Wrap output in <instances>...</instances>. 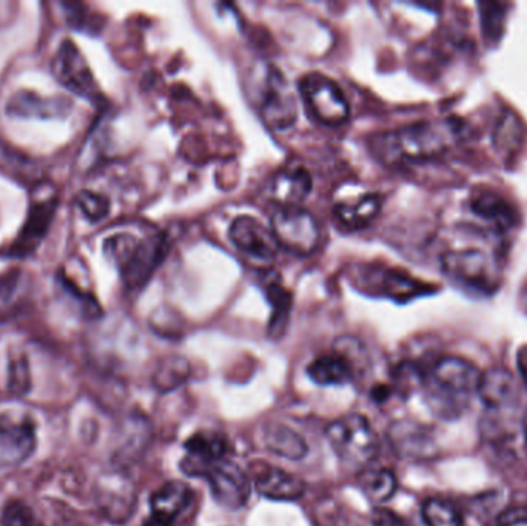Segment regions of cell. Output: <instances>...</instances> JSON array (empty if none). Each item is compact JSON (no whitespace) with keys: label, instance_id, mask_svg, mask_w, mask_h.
<instances>
[{"label":"cell","instance_id":"6","mask_svg":"<svg viewBox=\"0 0 527 526\" xmlns=\"http://www.w3.org/2000/svg\"><path fill=\"white\" fill-rule=\"evenodd\" d=\"M181 469L187 476L204 477L209 482L216 502L230 510H238L246 505L252 493V482L249 477L229 459L201 463V465L182 460Z\"/></svg>","mask_w":527,"mask_h":526},{"label":"cell","instance_id":"19","mask_svg":"<svg viewBox=\"0 0 527 526\" xmlns=\"http://www.w3.org/2000/svg\"><path fill=\"white\" fill-rule=\"evenodd\" d=\"M383 206V199L378 193H366L360 198L346 199L336 204V218L344 227L350 230H358L366 227L375 220Z\"/></svg>","mask_w":527,"mask_h":526},{"label":"cell","instance_id":"20","mask_svg":"<svg viewBox=\"0 0 527 526\" xmlns=\"http://www.w3.org/2000/svg\"><path fill=\"white\" fill-rule=\"evenodd\" d=\"M312 190V178L303 167L279 172L273 184V192L281 207H299Z\"/></svg>","mask_w":527,"mask_h":526},{"label":"cell","instance_id":"21","mask_svg":"<svg viewBox=\"0 0 527 526\" xmlns=\"http://www.w3.org/2000/svg\"><path fill=\"white\" fill-rule=\"evenodd\" d=\"M187 457L185 462L212 463L216 460L227 459L229 443L227 437L218 431H199L184 443Z\"/></svg>","mask_w":527,"mask_h":526},{"label":"cell","instance_id":"11","mask_svg":"<svg viewBox=\"0 0 527 526\" xmlns=\"http://www.w3.org/2000/svg\"><path fill=\"white\" fill-rule=\"evenodd\" d=\"M230 240L252 260L272 263L278 255V243L272 229L262 226L249 215L238 216L229 230Z\"/></svg>","mask_w":527,"mask_h":526},{"label":"cell","instance_id":"17","mask_svg":"<svg viewBox=\"0 0 527 526\" xmlns=\"http://www.w3.org/2000/svg\"><path fill=\"white\" fill-rule=\"evenodd\" d=\"M390 442L395 451L407 459H427L435 449L429 432L412 422L395 423L390 429Z\"/></svg>","mask_w":527,"mask_h":526},{"label":"cell","instance_id":"15","mask_svg":"<svg viewBox=\"0 0 527 526\" xmlns=\"http://www.w3.org/2000/svg\"><path fill=\"white\" fill-rule=\"evenodd\" d=\"M252 482L261 496L272 500H296L306 493V483L278 466L256 463Z\"/></svg>","mask_w":527,"mask_h":526},{"label":"cell","instance_id":"23","mask_svg":"<svg viewBox=\"0 0 527 526\" xmlns=\"http://www.w3.org/2000/svg\"><path fill=\"white\" fill-rule=\"evenodd\" d=\"M11 115L21 116H53L59 115V112H67V101L64 98L53 99V101H44L33 93L21 92L13 96L7 107Z\"/></svg>","mask_w":527,"mask_h":526},{"label":"cell","instance_id":"16","mask_svg":"<svg viewBox=\"0 0 527 526\" xmlns=\"http://www.w3.org/2000/svg\"><path fill=\"white\" fill-rule=\"evenodd\" d=\"M484 405L491 409H507L518 400L517 382L507 369L494 368L481 374L477 389Z\"/></svg>","mask_w":527,"mask_h":526},{"label":"cell","instance_id":"27","mask_svg":"<svg viewBox=\"0 0 527 526\" xmlns=\"http://www.w3.org/2000/svg\"><path fill=\"white\" fill-rule=\"evenodd\" d=\"M427 526H463V516L452 503L446 500L430 499L421 511Z\"/></svg>","mask_w":527,"mask_h":526},{"label":"cell","instance_id":"31","mask_svg":"<svg viewBox=\"0 0 527 526\" xmlns=\"http://www.w3.org/2000/svg\"><path fill=\"white\" fill-rule=\"evenodd\" d=\"M30 372L25 358L16 360L10 366V391L14 394L24 395L30 389Z\"/></svg>","mask_w":527,"mask_h":526},{"label":"cell","instance_id":"28","mask_svg":"<svg viewBox=\"0 0 527 526\" xmlns=\"http://www.w3.org/2000/svg\"><path fill=\"white\" fill-rule=\"evenodd\" d=\"M481 22L487 41H498L506 21V7L503 4H481Z\"/></svg>","mask_w":527,"mask_h":526},{"label":"cell","instance_id":"12","mask_svg":"<svg viewBox=\"0 0 527 526\" xmlns=\"http://www.w3.org/2000/svg\"><path fill=\"white\" fill-rule=\"evenodd\" d=\"M51 68L56 79L71 92L90 101L98 98V88L94 84L90 68L73 42L65 41L61 45Z\"/></svg>","mask_w":527,"mask_h":526},{"label":"cell","instance_id":"7","mask_svg":"<svg viewBox=\"0 0 527 526\" xmlns=\"http://www.w3.org/2000/svg\"><path fill=\"white\" fill-rule=\"evenodd\" d=\"M270 229L279 247L301 257L315 252L321 240V230L312 213L301 207L279 206L273 212Z\"/></svg>","mask_w":527,"mask_h":526},{"label":"cell","instance_id":"8","mask_svg":"<svg viewBox=\"0 0 527 526\" xmlns=\"http://www.w3.org/2000/svg\"><path fill=\"white\" fill-rule=\"evenodd\" d=\"M299 92L319 122L335 127L349 119L350 107L346 95L329 76L309 73L299 81Z\"/></svg>","mask_w":527,"mask_h":526},{"label":"cell","instance_id":"4","mask_svg":"<svg viewBox=\"0 0 527 526\" xmlns=\"http://www.w3.org/2000/svg\"><path fill=\"white\" fill-rule=\"evenodd\" d=\"M105 252L118 264L127 286L139 287L152 277L164 258L165 243L162 238L138 240L131 235H118L105 241Z\"/></svg>","mask_w":527,"mask_h":526},{"label":"cell","instance_id":"26","mask_svg":"<svg viewBox=\"0 0 527 526\" xmlns=\"http://www.w3.org/2000/svg\"><path fill=\"white\" fill-rule=\"evenodd\" d=\"M267 297L273 306L272 323H270V334L273 337H279L286 329L287 320L290 314V297L289 290L284 289L281 283L276 281H267Z\"/></svg>","mask_w":527,"mask_h":526},{"label":"cell","instance_id":"5","mask_svg":"<svg viewBox=\"0 0 527 526\" xmlns=\"http://www.w3.org/2000/svg\"><path fill=\"white\" fill-rule=\"evenodd\" d=\"M443 270L454 283L478 294H492L500 283L497 260L480 247H461L444 253Z\"/></svg>","mask_w":527,"mask_h":526},{"label":"cell","instance_id":"25","mask_svg":"<svg viewBox=\"0 0 527 526\" xmlns=\"http://www.w3.org/2000/svg\"><path fill=\"white\" fill-rule=\"evenodd\" d=\"M188 375H190L188 361L181 357H172L167 358L159 366L153 382L161 392L175 391L187 382Z\"/></svg>","mask_w":527,"mask_h":526},{"label":"cell","instance_id":"33","mask_svg":"<svg viewBox=\"0 0 527 526\" xmlns=\"http://www.w3.org/2000/svg\"><path fill=\"white\" fill-rule=\"evenodd\" d=\"M373 526H407L398 514L392 513L386 508H376L372 514Z\"/></svg>","mask_w":527,"mask_h":526},{"label":"cell","instance_id":"24","mask_svg":"<svg viewBox=\"0 0 527 526\" xmlns=\"http://www.w3.org/2000/svg\"><path fill=\"white\" fill-rule=\"evenodd\" d=\"M397 486V477L389 469H366L361 474V488L372 502H386L397 493Z\"/></svg>","mask_w":527,"mask_h":526},{"label":"cell","instance_id":"18","mask_svg":"<svg viewBox=\"0 0 527 526\" xmlns=\"http://www.w3.org/2000/svg\"><path fill=\"white\" fill-rule=\"evenodd\" d=\"M56 206H58V199L56 198H47L45 201L36 203V206L31 209L21 237L14 244L13 250H11L13 255H27V253L36 249L37 244L41 243L42 238L47 233L48 226L53 220Z\"/></svg>","mask_w":527,"mask_h":526},{"label":"cell","instance_id":"13","mask_svg":"<svg viewBox=\"0 0 527 526\" xmlns=\"http://www.w3.org/2000/svg\"><path fill=\"white\" fill-rule=\"evenodd\" d=\"M262 118L275 130H287L298 119V105L289 84L278 70L270 73L262 99Z\"/></svg>","mask_w":527,"mask_h":526},{"label":"cell","instance_id":"14","mask_svg":"<svg viewBox=\"0 0 527 526\" xmlns=\"http://www.w3.org/2000/svg\"><path fill=\"white\" fill-rule=\"evenodd\" d=\"M469 212L484 230L504 233L517 226V210L506 198L492 190H478L470 196Z\"/></svg>","mask_w":527,"mask_h":526},{"label":"cell","instance_id":"2","mask_svg":"<svg viewBox=\"0 0 527 526\" xmlns=\"http://www.w3.org/2000/svg\"><path fill=\"white\" fill-rule=\"evenodd\" d=\"M457 136L454 124L421 122L386 133L378 150L386 161L423 162L440 158Z\"/></svg>","mask_w":527,"mask_h":526},{"label":"cell","instance_id":"35","mask_svg":"<svg viewBox=\"0 0 527 526\" xmlns=\"http://www.w3.org/2000/svg\"><path fill=\"white\" fill-rule=\"evenodd\" d=\"M524 432H526V443H527V414H526V419H524Z\"/></svg>","mask_w":527,"mask_h":526},{"label":"cell","instance_id":"22","mask_svg":"<svg viewBox=\"0 0 527 526\" xmlns=\"http://www.w3.org/2000/svg\"><path fill=\"white\" fill-rule=\"evenodd\" d=\"M266 448L276 456L287 460H301L307 456L309 446L306 440L298 432L290 429L289 426L272 425L264 429V439Z\"/></svg>","mask_w":527,"mask_h":526},{"label":"cell","instance_id":"34","mask_svg":"<svg viewBox=\"0 0 527 526\" xmlns=\"http://www.w3.org/2000/svg\"><path fill=\"white\" fill-rule=\"evenodd\" d=\"M517 365L521 378H523L524 385L527 386V346H523V348L518 351Z\"/></svg>","mask_w":527,"mask_h":526},{"label":"cell","instance_id":"30","mask_svg":"<svg viewBox=\"0 0 527 526\" xmlns=\"http://www.w3.org/2000/svg\"><path fill=\"white\" fill-rule=\"evenodd\" d=\"M78 204L91 221L102 220L104 216H107L108 210H110V203H108L107 198L88 192V190L78 196Z\"/></svg>","mask_w":527,"mask_h":526},{"label":"cell","instance_id":"29","mask_svg":"<svg viewBox=\"0 0 527 526\" xmlns=\"http://www.w3.org/2000/svg\"><path fill=\"white\" fill-rule=\"evenodd\" d=\"M2 526H44L30 506L22 502H10L0 517Z\"/></svg>","mask_w":527,"mask_h":526},{"label":"cell","instance_id":"10","mask_svg":"<svg viewBox=\"0 0 527 526\" xmlns=\"http://www.w3.org/2000/svg\"><path fill=\"white\" fill-rule=\"evenodd\" d=\"M195 500V493L187 483L181 480L165 483L150 499L152 514L145 526H184L193 513Z\"/></svg>","mask_w":527,"mask_h":526},{"label":"cell","instance_id":"1","mask_svg":"<svg viewBox=\"0 0 527 526\" xmlns=\"http://www.w3.org/2000/svg\"><path fill=\"white\" fill-rule=\"evenodd\" d=\"M423 378L432 411L443 419H455L477 391L481 374L464 358L443 357Z\"/></svg>","mask_w":527,"mask_h":526},{"label":"cell","instance_id":"3","mask_svg":"<svg viewBox=\"0 0 527 526\" xmlns=\"http://www.w3.org/2000/svg\"><path fill=\"white\" fill-rule=\"evenodd\" d=\"M326 434L338 459L350 468H366L378 456V439L364 415H344L330 423Z\"/></svg>","mask_w":527,"mask_h":526},{"label":"cell","instance_id":"9","mask_svg":"<svg viewBox=\"0 0 527 526\" xmlns=\"http://www.w3.org/2000/svg\"><path fill=\"white\" fill-rule=\"evenodd\" d=\"M36 426L24 414L0 415V469L16 468L27 462L36 449Z\"/></svg>","mask_w":527,"mask_h":526},{"label":"cell","instance_id":"32","mask_svg":"<svg viewBox=\"0 0 527 526\" xmlns=\"http://www.w3.org/2000/svg\"><path fill=\"white\" fill-rule=\"evenodd\" d=\"M497 526H527V506H514L504 511L498 517Z\"/></svg>","mask_w":527,"mask_h":526}]
</instances>
